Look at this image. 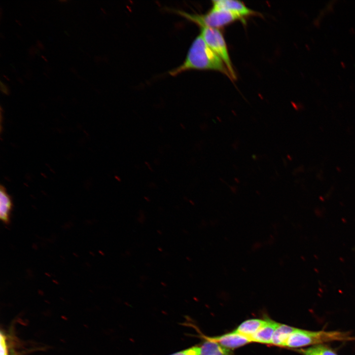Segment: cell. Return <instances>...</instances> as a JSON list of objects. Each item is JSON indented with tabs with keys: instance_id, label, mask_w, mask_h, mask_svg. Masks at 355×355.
<instances>
[{
	"instance_id": "1",
	"label": "cell",
	"mask_w": 355,
	"mask_h": 355,
	"mask_svg": "<svg viewBox=\"0 0 355 355\" xmlns=\"http://www.w3.org/2000/svg\"><path fill=\"white\" fill-rule=\"evenodd\" d=\"M191 70L215 71L231 79L223 62L208 45L200 34L193 41L182 64L170 71L169 74L175 76Z\"/></svg>"
},
{
	"instance_id": "2",
	"label": "cell",
	"mask_w": 355,
	"mask_h": 355,
	"mask_svg": "<svg viewBox=\"0 0 355 355\" xmlns=\"http://www.w3.org/2000/svg\"><path fill=\"white\" fill-rule=\"evenodd\" d=\"M354 339L347 332L341 331H312L296 328L287 338L284 347H302L322 344L333 341H349Z\"/></svg>"
},
{
	"instance_id": "3",
	"label": "cell",
	"mask_w": 355,
	"mask_h": 355,
	"mask_svg": "<svg viewBox=\"0 0 355 355\" xmlns=\"http://www.w3.org/2000/svg\"><path fill=\"white\" fill-rule=\"evenodd\" d=\"M176 12L201 28L218 29L236 21H242L240 17L228 11L213 7H212L206 13L201 14H191L181 10H176Z\"/></svg>"
},
{
	"instance_id": "4",
	"label": "cell",
	"mask_w": 355,
	"mask_h": 355,
	"mask_svg": "<svg viewBox=\"0 0 355 355\" xmlns=\"http://www.w3.org/2000/svg\"><path fill=\"white\" fill-rule=\"evenodd\" d=\"M200 34L208 45L223 62L228 69L231 79L236 80L237 75L222 32L218 29L202 28Z\"/></svg>"
},
{
	"instance_id": "5",
	"label": "cell",
	"mask_w": 355,
	"mask_h": 355,
	"mask_svg": "<svg viewBox=\"0 0 355 355\" xmlns=\"http://www.w3.org/2000/svg\"><path fill=\"white\" fill-rule=\"evenodd\" d=\"M212 7L228 11L240 17L244 23H245L246 17L260 15V13L249 8L243 2L238 0H213Z\"/></svg>"
},
{
	"instance_id": "6",
	"label": "cell",
	"mask_w": 355,
	"mask_h": 355,
	"mask_svg": "<svg viewBox=\"0 0 355 355\" xmlns=\"http://www.w3.org/2000/svg\"><path fill=\"white\" fill-rule=\"evenodd\" d=\"M210 338L229 349L238 348L251 342L249 338L235 331Z\"/></svg>"
},
{
	"instance_id": "7",
	"label": "cell",
	"mask_w": 355,
	"mask_h": 355,
	"mask_svg": "<svg viewBox=\"0 0 355 355\" xmlns=\"http://www.w3.org/2000/svg\"><path fill=\"white\" fill-rule=\"evenodd\" d=\"M205 340L199 348V355H233L230 349L226 348L209 337L204 336Z\"/></svg>"
},
{
	"instance_id": "8",
	"label": "cell",
	"mask_w": 355,
	"mask_h": 355,
	"mask_svg": "<svg viewBox=\"0 0 355 355\" xmlns=\"http://www.w3.org/2000/svg\"><path fill=\"white\" fill-rule=\"evenodd\" d=\"M279 324L273 320H267L265 324L250 338L251 342L271 344L274 333Z\"/></svg>"
},
{
	"instance_id": "9",
	"label": "cell",
	"mask_w": 355,
	"mask_h": 355,
	"mask_svg": "<svg viewBox=\"0 0 355 355\" xmlns=\"http://www.w3.org/2000/svg\"><path fill=\"white\" fill-rule=\"evenodd\" d=\"M12 206L11 197L4 187L1 185L0 189V218L5 224H8L10 221Z\"/></svg>"
},
{
	"instance_id": "10",
	"label": "cell",
	"mask_w": 355,
	"mask_h": 355,
	"mask_svg": "<svg viewBox=\"0 0 355 355\" xmlns=\"http://www.w3.org/2000/svg\"><path fill=\"white\" fill-rule=\"evenodd\" d=\"M266 321L260 319L248 320L242 322L235 331L250 338Z\"/></svg>"
},
{
	"instance_id": "11",
	"label": "cell",
	"mask_w": 355,
	"mask_h": 355,
	"mask_svg": "<svg viewBox=\"0 0 355 355\" xmlns=\"http://www.w3.org/2000/svg\"><path fill=\"white\" fill-rule=\"evenodd\" d=\"M295 329L296 328L285 324H280L274 333L271 344L284 347L289 336Z\"/></svg>"
},
{
	"instance_id": "12",
	"label": "cell",
	"mask_w": 355,
	"mask_h": 355,
	"mask_svg": "<svg viewBox=\"0 0 355 355\" xmlns=\"http://www.w3.org/2000/svg\"><path fill=\"white\" fill-rule=\"evenodd\" d=\"M297 351L303 355H338L332 349L323 344L312 346Z\"/></svg>"
},
{
	"instance_id": "13",
	"label": "cell",
	"mask_w": 355,
	"mask_h": 355,
	"mask_svg": "<svg viewBox=\"0 0 355 355\" xmlns=\"http://www.w3.org/2000/svg\"><path fill=\"white\" fill-rule=\"evenodd\" d=\"M169 355H199V348L193 346Z\"/></svg>"
},
{
	"instance_id": "14",
	"label": "cell",
	"mask_w": 355,
	"mask_h": 355,
	"mask_svg": "<svg viewBox=\"0 0 355 355\" xmlns=\"http://www.w3.org/2000/svg\"><path fill=\"white\" fill-rule=\"evenodd\" d=\"M0 355H8V347L6 336L2 332H0Z\"/></svg>"
},
{
	"instance_id": "15",
	"label": "cell",
	"mask_w": 355,
	"mask_h": 355,
	"mask_svg": "<svg viewBox=\"0 0 355 355\" xmlns=\"http://www.w3.org/2000/svg\"><path fill=\"white\" fill-rule=\"evenodd\" d=\"M0 90H1V92L7 95H9L10 89H9V87H8V86L6 84L3 83L1 81L0 82Z\"/></svg>"
},
{
	"instance_id": "16",
	"label": "cell",
	"mask_w": 355,
	"mask_h": 355,
	"mask_svg": "<svg viewBox=\"0 0 355 355\" xmlns=\"http://www.w3.org/2000/svg\"><path fill=\"white\" fill-rule=\"evenodd\" d=\"M144 163L150 171L153 172V168H152L151 165L148 162L145 161Z\"/></svg>"
},
{
	"instance_id": "17",
	"label": "cell",
	"mask_w": 355,
	"mask_h": 355,
	"mask_svg": "<svg viewBox=\"0 0 355 355\" xmlns=\"http://www.w3.org/2000/svg\"><path fill=\"white\" fill-rule=\"evenodd\" d=\"M37 45L38 46V47H39V48H40L42 49H43L44 48V46H43V44L40 42V41H37Z\"/></svg>"
},
{
	"instance_id": "18",
	"label": "cell",
	"mask_w": 355,
	"mask_h": 355,
	"mask_svg": "<svg viewBox=\"0 0 355 355\" xmlns=\"http://www.w3.org/2000/svg\"><path fill=\"white\" fill-rule=\"evenodd\" d=\"M180 127L181 128V129H183V130L185 129V125H184L183 123H180Z\"/></svg>"
},
{
	"instance_id": "19",
	"label": "cell",
	"mask_w": 355,
	"mask_h": 355,
	"mask_svg": "<svg viewBox=\"0 0 355 355\" xmlns=\"http://www.w3.org/2000/svg\"><path fill=\"white\" fill-rule=\"evenodd\" d=\"M115 178L118 181L120 182L121 181V178L119 176H115Z\"/></svg>"
},
{
	"instance_id": "20",
	"label": "cell",
	"mask_w": 355,
	"mask_h": 355,
	"mask_svg": "<svg viewBox=\"0 0 355 355\" xmlns=\"http://www.w3.org/2000/svg\"><path fill=\"white\" fill-rule=\"evenodd\" d=\"M144 198L145 200H146L147 202H149L150 199L148 197L144 196Z\"/></svg>"
},
{
	"instance_id": "21",
	"label": "cell",
	"mask_w": 355,
	"mask_h": 355,
	"mask_svg": "<svg viewBox=\"0 0 355 355\" xmlns=\"http://www.w3.org/2000/svg\"><path fill=\"white\" fill-rule=\"evenodd\" d=\"M59 1H60V2H67L68 0H60Z\"/></svg>"
},
{
	"instance_id": "22",
	"label": "cell",
	"mask_w": 355,
	"mask_h": 355,
	"mask_svg": "<svg viewBox=\"0 0 355 355\" xmlns=\"http://www.w3.org/2000/svg\"><path fill=\"white\" fill-rule=\"evenodd\" d=\"M189 202L191 204H192V205H194V202H193L192 201L190 200H189Z\"/></svg>"
},
{
	"instance_id": "23",
	"label": "cell",
	"mask_w": 355,
	"mask_h": 355,
	"mask_svg": "<svg viewBox=\"0 0 355 355\" xmlns=\"http://www.w3.org/2000/svg\"><path fill=\"white\" fill-rule=\"evenodd\" d=\"M41 57H42V58L43 59H44V60L46 62L47 61V60H46V59L44 56H42Z\"/></svg>"
},
{
	"instance_id": "24",
	"label": "cell",
	"mask_w": 355,
	"mask_h": 355,
	"mask_svg": "<svg viewBox=\"0 0 355 355\" xmlns=\"http://www.w3.org/2000/svg\"><path fill=\"white\" fill-rule=\"evenodd\" d=\"M15 21H16V22L17 23H18L19 25H21V24H20V22H19V21H18L17 20H16Z\"/></svg>"
},
{
	"instance_id": "25",
	"label": "cell",
	"mask_w": 355,
	"mask_h": 355,
	"mask_svg": "<svg viewBox=\"0 0 355 355\" xmlns=\"http://www.w3.org/2000/svg\"><path fill=\"white\" fill-rule=\"evenodd\" d=\"M1 14H2V9H1V8H0V18L1 17Z\"/></svg>"
},
{
	"instance_id": "26",
	"label": "cell",
	"mask_w": 355,
	"mask_h": 355,
	"mask_svg": "<svg viewBox=\"0 0 355 355\" xmlns=\"http://www.w3.org/2000/svg\"><path fill=\"white\" fill-rule=\"evenodd\" d=\"M158 249H159V250H161V251L162 250V249H160V248H158Z\"/></svg>"
}]
</instances>
